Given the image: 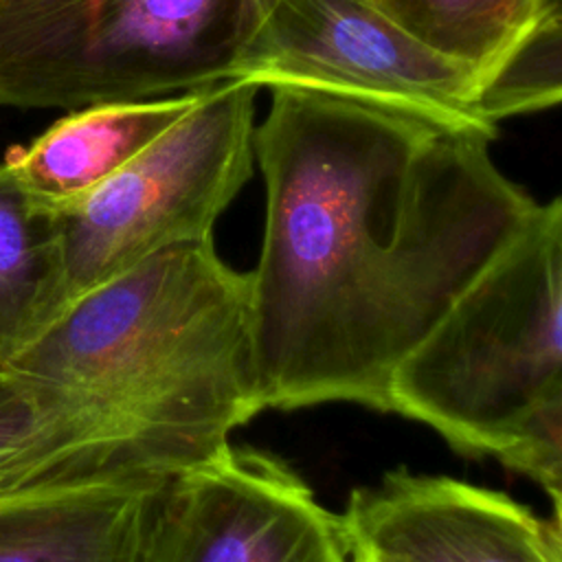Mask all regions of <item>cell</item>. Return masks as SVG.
<instances>
[{"label":"cell","mask_w":562,"mask_h":562,"mask_svg":"<svg viewBox=\"0 0 562 562\" xmlns=\"http://www.w3.org/2000/svg\"><path fill=\"white\" fill-rule=\"evenodd\" d=\"M200 92L72 110L29 147L11 149L4 162L35 200L48 206L75 200L165 134L195 105Z\"/></svg>","instance_id":"cell-10"},{"label":"cell","mask_w":562,"mask_h":562,"mask_svg":"<svg viewBox=\"0 0 562 562\" xmlns=\"http://www.w3.org/2000/svg\"><path fill=\"white\" fill-rule=\"evenodd\" d=\"M400 26L483 79L560 0H375Z\"/></svg>","instance_id":"cell-12"},{"label":"cell","mask_w":562,"mask_h":562,"mask_svg":"<svg viewBox=\"0 0 562 562\" xmlns=\"http://www.w3.org/2000/svg\"><path fill=\"white\" fill-rule=\"evenodd\" d=\"M391 413L529 476L562 516V200L450 303L397 364Z\"/></svg>","instance_id":"cell-3"},{"label":"cell","mask_w":562,"mask_h":562,"mask_svg":"<svg viewBox=\"0 0 562 562\" xmlns=\"http://www.w3.org/2000/svg\"><path fill=\"white\" fill-rule=\"evenodd\" d=\"M338 97L435 132L494 140L479 72L419 42L375 0H246L228 81Z\"/></svg>","instance_id":"cell-6"},{"label":"cell","mask_w":562,"mask_h":562,"mask_svg":"<svg viewBox=\"0 0 562 562\" xmlns=\"http://www.w3.org/2000/svg\"><path fill=\"white\" fill-rule=\"evenodd\" d=\"M4 364L116 481L162 485L263 411L250 274L231 268L213 237L88 290Z\"/></svg>","instance_id":"cell-2"},{"label":"cell","mask_w":562,"mask_h":562,"mask_svg":"<svg viewBox=\"0 0 562 562\" xmlns=\"http://www.w3.org/2000/svg\"><path fill=\"white\" fill-rule=\"evenodd\" d=\"M143 562H349V542L285 461L228 443L160 487Z\"/></svg>","instance_id":"cell-7"},{"label":"cell","mask_w":562,"mask_h":562,"mask_svg":"<svg viewBox=\"0 0 562 562\" xmlns=\"http://www.w3.org/2000/svg\"><path fill=\"white\" fill-rule=\"evenodd\" d=\"M562 99V13L547 11L481 79V114L498 125L507 116L538 112Z\"/></svg>","instance_id":"cell-14"},{"label":"cell","mask_w":562,"mask_h":562,"mask_svg":"<svg viewBox=\"0 0 562 562\" xmlns=\"http://www.w3.org/2000/svg\"><path fill=\"white\" fill-rule=\"evenodd\" d=\"M270 94L252 132L266 222L248 272L261 406L391 413L397 364L540 202L483 136L307 90Z\"/></svg>","instance_id":"cell-1"},{"label":"cell","mask_w":562,"mask_h":562,"mask_svg":"<svg viewBox=\"0 0 562 562\" xmlns=\"http://www.w3.org/2000/svg\"><path fill=\"white\" fill-rule=\"evenodd\" d=\"M257 92L241 79L202 90L116 173L50 206L61 257L59 312L160 250L213 237L217 217L252 176Z\"/></svg>","instance_id":"cell-5"},{"label":"cell","mask_w":562,"mask_h":562,"mask_svg":"<svg viewBox=\"0 0 562 562\" xmlns=\"http://www.w3.org/2000/svg\"><path fill=\"white\" fill-rule=\"evenodd\" d=\"M349 562H369L360 551H356L353 547H349Z\"/></svg>","instance_id":"cell-15"},{"label":"cell","mask_w":562,"mask_h":562,"mask_svg":"<svg viewBox=\"0 0 562 562\" xmlns=\"http://www.w3.org/2000/svg\"><path fill=\"white\" fill-rule=\"evenodd\" d=\"M88 483L59 424L33 389L0 362V496Z\"/></svg>","instance_id":"cell-13"},{"label":"cell","mask_w":562,"mask_h":562,"mask_svg":"<svg viewBox=\"0 0 562 562\" xmlns=\"http://www.w3.org/2000/svg\"><path fill=\"white\" fill-rule=\"evenodd\" d=\"M246 0H0V108L79 110L228 81Z\"/></svg>","instance_id":"cell-4"},{"label":"cell","mask_w":562,"mask_h":562,"mask_svg":"<svg viewBox=\"0 0 562 562\" xmlns=\"http://www.w3.org/2000/svg\"><path fill=\"white\" fill-rule=\"evenodd\" d=\"M162 485H46L0 496V562H143Z\"/></svg>","instance_id":"cell-9"},{"label":"cell","mask_w":562,"mask_h":562,"mask_svg":"<svg viewBox=\"0 0 562 562\" xmlns=\"http://www.w3.org/2000/svg\"><path fill=\"white\" fill-rule=\"evenodd\" d=\"M61 301L59 235L50 206L0 162V362L33 340Z\"/></svg>","instance_id":"cell-11"},{"label":"cell","mask_w":562,"mask_h":562,"mask_svg":"<svg viewBox=\"0 0 562 562\" xmlns=\"http://www.w3.org/2000/svg\"><path fill=\"white\" fill-rule=\"evenodd\" d=\"M340 520L369 562H562V516L446 474L391 470Z\"/></svg>","instance_id":"cell-8"}]
</instances>
